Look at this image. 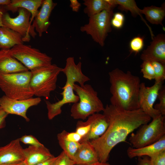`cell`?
Here are the masks:
<instances>
[{
	"label": "cell",
	"instance_id": "cell-1",
	"mask_svg": "<svg viewBox=\"0 0 165 165\" xmlns=\"http://www.w3.org/2000/svg\"><path fill=\"white\" fill-rule=\"evenodd\" d=\"M103 112L108 126L102 135L90 142L97 153L99 161L106 162L114 147L125 141L131 132L148 123L151 118L141 108L127 110L111 104H107Z\"/></svg>",
	"mask_w": 165,
	"mask_h": 165
},
{
	"label": "cell",
	"instance_id": "cell-2",
	"mask_svg": "<svg viewBox=\"0 0 165 165\" xmlns=\"http://www.w3.org/2000/svg\"><path fill=\"white\" fill-rule=\"evenodd\" d=\"M112 96L111 104L127 110L140 108L138 94L140 79L128 71L116 68L108 73Z\"/></svg>",
	"mask_w": 165,
	"mask_h": 165
},
{
	"label": "cell",
	"instance_id": "cell-3",
	"mask_svg": "<svg viewBox=\"0 0 165 165\" xmlns=\"http://www.w3.org/2000/svg\"><path fill=\"white\" fill-rule=\"evenodd\" d=\"M82 63L80 61L76 64L73 57H68L66 60L65 67L62 68V72L66 76L67 80L65 85L62 88L63 91L61 93L62 99L55 103L45 101L48 110L47 116L49 120H52L55 116L60 114L61 107L68 104L75 103L79 100V96L74 92V85L78 82L80 86H83L86 82L90 80L84 75L81 69Z\"/></svg>",
	"mask_w": 165,
	"mask_h": 165
},
{
	"label": "cell",
	"instance_id": "cell-4",
	"mask_svg": "<svg viewBox=\"0 0 165 165\" xmlns=\"http://www.w3.org/2000/svg\"><path fill=\"white\" fill-rule=\"evenodd\" d=\"M74 90L79 98V101L73 103L71 108V116L74 119L84 120L94 114L104 111L103 103L91 85L80 86L75 84Z\"/></svg>",
	"mask_w": 165,
	"mask_h": 165
},
{
	"label": "cell",
	"instance_id": "cell-5",
	"mask_svg": "<svg viewBox=\"0 0 165 165\" xmlns=\"http://www.w3.org/2000/svg\"><path fill=\"white\" fill-rule=\"evenodd\" d=\"M62 69L51 64L31 71L30 86L34 95L49 99L51 92L56 88L57 77Z\"/></svg>",
	"mask_w": 165,
	"mask_h": 165
},
{
	"label": "cell",
	"instance_id": "cell-6",
	"mask_svg": "<svg viewBox=\"0 0 165 165\" xmlns=\"http://www.w3.org/2000/svg\"><path fill=\"white\" fill-rule=\"evenodd\" d=\"M31 71L0 74V88L8 97L17 100L33 97L34 94L30 86Z\"/></svg>",
	"mask_w": 165,
	"mask_h": 165
},
{
	"label": "cell",
	"instance_id": "cell-7",
	"mask_svg": "<svg viewBox=\"0 0 165 165\" xmlns=\"http://www.w3.org/2000/svg\"><path fill=\"white\" fill-rule=\"evenodd\" d=\"M164 119L165 116L160 114L149 124L142 125L136 133H132L129 140L133 147L138 148L148 145L165 136Z\"/></svg>",
	"mask_w": 165,
	"mask_h": 165
},
{
	"label": "cell",
	"instance_id": "cell-8",
	"mask_svg": "<svg viewBox=\"0 0 165 165\" xmlns=\"http://www.w3.org/2000/svg\"><path fill=\"white\" fill-rule=\"evenodd\" d=\"M114 14L113 9L105 10L92 16L89 17L88 23L81 26L80 30L103 46L108 33L112 31L111 20Z\"/></svg>",
	"mask_w": 165,
	"mask_h": 165
},
{
	"label": "cell",
	"instance_id": "cell-9",
	"mask_svg": "<svg viewBox=\"0 0 165 165\" xmlns=\"http://www.w3.org/2000/svg\"><path fill=\"white\" fill-rule=\"evenodd\" d=\"M11 55L30 71L52 64V58L38 49L24 44L9 49Z\"/></svg>",
	"mask_w": 165,
	"mask_h": 165
},
{
	"label": "cell",
	"instance_id": "cell-10",
	"mask_svg": "<svg viewBox=\"0 0 165 165\" xmlns=\"http://www.w3.org/2000/svg\"><path fill=\"white\" fill-rule=\"evenodd\" d=\"M18 11V15L14 18L11 17L8 13H4L2 24L20 35L24 42H29L31 36L35 38L37 35L30 23L31 14L24 8L19 9Z\"/></svg>",
	"mask_w": 165,
	"mask_h": 165
},
{
	"label": "cell",
	"instance_id": "cell-11",
	"mask_svg": "<svg viewBox=\"0 0 165 165\" xmlns=\"http://www.w3.org/2000/svg\"><path fill=\"white\" fill-rule=\"evenodd\" d=\"M163 82H155L150 87L146 86L144 82L140 84L138 97L140 108L152 119L161 114L159 111L154 108L153 105L158 98Z\"/></svg>",
	"mask_w": 165,
	"mask_h": 165
},
{
	"label": "cell",
	"instance_id": "cell-12",
	"mask_svg": "<svg viewBox=\"0 0 165 165\" xmlns=\"http://www.w3.org/2000/svg\"><path fill=\"white\" fill-rule=\"evenodd\" d=\"M40 97H32L26 100H17L10 98L5 95L0 97V107L8 114L19 116L28 122L30 119L27 116L30 107L38 105L41 101Z\"/></svg>",
	"mask_w": 165,
	"mask_h": 165
},
{
	"label": "cell",
	"instance_id": "cell-13",
	"mask_svg": "<svg viewBox=\"0 0 165 165\" xmlns=\"http://www.w3.org/2000/svg\"><path fill=\"white\" fill-rule=\"evenodd\" d=\"M143 61H156L165 64V35L159 34L154 36L150 44L142 52Z\"/></svg>",
	"mask_w": 165,
	"mask_h": 165
},
{
	"label": "cell",
	"instance_id": "cell-14",
	"mask_svg": "<svg viewBox=\"0 0 165 165\" xmlns=\"http://www.w3.org/2000/svg\"><path fill=\"white\" fill-rule=\"evenodd\" d=\"M23 149L19 138L11 141L5 146L0 147V165L23 162Z\"/></svg>",
	"mask_w": 165,
	"mask_h": 165
},
{
	"label": "cell",
	"instance_id": "cell-15",
	"mask_svg": "<svg viewBox=\"0 0 165 165\" xmlns=\"http://www.w3.org/2000/svg\"><path fill=\"white\" fill-rule=\"evenodd\" d=\"M57 5V3L52 0H43L41 8L35 17L32 24L39 37L42 36L43 33L47 32L51 24L50 17Z\"/></svg>",
	"mask_w": 165,
	"mask_h": 165
},
{
	"label": "cell",
	"instance_id": "cell-16",
	"mask_svg": "<svg viewBox=\"0 0 165 165\" xmlns=\"http://www.w3.org/2000/svg\"><path fill=\"white\" fill-rule=\"evenodd\" d=\"M28 70L11 55L9 49H0V74H10Z\"/></svg>",
	"mask_w": 165,
	"mask_h": 165
},
{
	"label": "cell",
	"instance_id": "cell-17",
	"mask_svg": "<svg viewBox=\"0 0 165 165\" xmlns=\"http://www.w3.org/2000/svg\"><path fill=\"white\" fill-rule=\"evenodd\" d=\"M80 143L73 160L75 164L87 165L99 161L97 153L90 141Z\"/></svg>",
	"mask_w": 165,
	"mask_h": 165
},
{
	"label": "cell",
	"instance_id": "cell-18",
	"mask_svg": "<svg viewBox=\"0 0 165 165\" xmlns=\"http://www.w3.org/2000/svg\"><path fill=\"white\" fill-rule=\"evenodd\" d=\"M25 165H35L54 156L44 145L29 146L23 149Z\"/></svg>",
	"mask_w": 165,
	"mask_h": 165
},
{
	"label": "cell",
	"instance_id": "cell-19",
	"mask_svg": "<svg viewBox=\"0 0 165 165\" xmlns=\"http://www.w3.org/2000/svg\"><path fill=\"white\" fill-rule=\"evenodd\" d=\"M91 119L90 130L88 134L82 138L80 143L97 139L106 131L109 123L103 114L96 113L90 116Z\"/></svg>",
	"mask_w": 165,
	"mask_h": 165
},
{
	"label": "cell",
	"instance_id": "cell-20",
	"mask_svg": "<svg viewBox=\"0 0 165 165\" xmlns=\"http://www.w3.org/2000/svg\"><path fill=\"white\" fill-rule=\"evenodd\" d=\"M163 150H165V135L156 142L143 147L135 148L129 147L127 152L128 157L132 158L143 156L151 157Z\"/></svg>",
	"mask_w": 165,
	"mask_h": 165
},
{
	"label": "cell",
	"instance_id": "cell-21",
	"mask_svg": "<svg viewBox=\"0 0 165 165\" xmlns=\"http://www.w3.org/2000/svg\"><path fill=\"white\" fill-rule=\"evenodd\" d=\"M43 0H12L9 4L5 6V8L13 13L18 11L19 8L24 9L31 14V24L37 14L38 9L41 6Z\"/></svg>",
	"mask_w": 165,
	"mask_h": 165
},
{
	"label": "cell",
	"instance_id": "cell-22",
	"mask_svg": "<svg viewBox=\"0 0 165 165\" xmlns=\"http://www.w3.org/2000/svg\"><path fill=\"white\" fill-rule=\"evenodd\" d=\"M24 42L22 36L18 33L7 27H0V49H10Z\"/></svg>",
	"mask_w": 165,
	"mask_h": 165
},
{
	"label": "cell",
	"instance_id": "cell-23",
	"mask_svg": "<svg viewBox=\"0 0 165 165\" xmlns=\"http://www.w3.org/2000/svg\"><path fill=\"white\" fill-rule=\"evenodd\" d=\"M165 4H163L161 7L154 6L145 7L141 9V13L145 15L147 20L151 24H160L164 27L162 22L165 16Z\"/></svg>",
	"mask_w": 165,
	"mask_h": 165
},
{
	"label": "cell",
	"instance_id": "cell-24",
	"mask_svg": "<svg viewBox=\"0 0 165 165\" xmlns=\"http://www.w3.org/2000/svg\"><path fill=\"white\" fill-rule=\"evenodd\" d=\"M83 4L86 6L84 12L89 17L97 14L105 10L113 9L108 0H84Z\"/></svg>",
	"mask_w": 165,
	"mask_h": 165
},
{
	"label": "cell",
	"instance_id": "cell-25",
	"mask_svg": "<svg viewBox=\"0 0 165 165\" xmlns=\"http://www.w3.org/2000/svg\"><path fill=\"white\" fill-rule=\"evenodd\" d=\"M113 3L116 5H119V9L125 11H130L132 15L135 17L139 15L142 20L145 22L148 28L151 36L152 39L154 37L151 28L146 23L145 20L142 17L141 13V10L137 6L134 0H112Z\"/></svg>",
	"mask_w": 165,
	"mask_h": 165
},
{
	"label": "cell",
	"instance_id": "cell-26",
	"mask_svg": "<svg viewBox=\"0 0 165 165\" xmlns=\"http://www.w3.org/2000/svg\"><path fill=\"white\" fill-rule=\"evenodd\" d=\"M57 138L63 151L68 157L73 160L80 143L67 140L65 138L63 131L57 134Z\"/></svg>",
	"mask_w": 165,
	"mask_h": 165
},
{
	"label": "cell",
	"instance_id": "cell-27",
	"mask_svg": "<svg viewBox=\"0 0 165 165\" xmlns=\"http://www.w3.org/2000/svg\"><path fill=\"white\" fill-rule=\"evenodd\" d=\"M150 61L154 68L155 82H163L165 79V64L156 61Z\"/></svg>",
	"mask_w": 165,
	"mask_h": 165
},
{
	"label": "cell",
	"instance_id": "cell-28",
	"mask_svg": "<svg viewBox=\"0 0 165 165\" xmlns=\"http://www.w3.org/2000/svg\"><path fill=\"white\" fill-rule=\"evenodd\" d=\"M91 123V119L90 116L88 117L87 120L85 122L80 120L78 121L77 123L75 132L82 138L84 137L90 131Z\"/></svg>",
	"mask_w": 165,
	"mask_h": 165
},
{
	"label": "cell",
	"instance_id": "cell-29",
	"mask_svg": "<svg viewBox=\"0 0 165 165\" xmlns=\"http://www.w3.org/2000/svg\"><path fill=\"white\" fill-rule=\"evenodd\" d=\"M141 72L144 78L149 80L154 79V68L150 61H143L141 65Z\"/></svg>",
	"mask_w": 165,
	"mask_h": 165
},
{
	"label": "cell",
	"instance_id": "cell-30",
	"mask_svg": "<svg viewBox=\"0 0 165 165\" xmlns=\"http://www.w3.org/2000/svg\"><path fill=\"white\" fill-rule=\"evenodd\" d=\"M144 39L143 37L138 36L131 40L130 43V53L137 54L142 49L144 46Z\"/></svg>",
	"mask_w": 165,
	"mask_h": 165
},
{
	"label": "cell",
	"instance_id": "cell-31",
	"mask_svg": "<svg viewBox=\"0 0 165 165\" xmlns=\"http://www.w3.org/2000/svg\"><path fill=\"white\" fill-rule=\"evenodd\" d=\"M158 98L159 103L155 105L154 108L159 111L161 115L165 116V89L162 87L158 94Z\"/></svg>",
	"mask_w": 165,
	"mask_h": 165
},
{
	"label": "cell",
	"instance_id": "cell-32",
	"mask_svg": "<svg viewBox=\"0 0 165 165\" xmlns=\"http://www.w3.org/2000/svg\"><path fill=\"white\" fill-rule=\"evenodd\" d=\"M124 21V15L121 13H116L114 14L112 19L111 25L116 28L120 29L123 26Z\"/></svg>",
	"mask_w": 165,
	"mask_h": 165
},
{
	"label": "cell",
	"instance_id": "cell-33",
	"mask_svg": "<svg viewBox=\"0 0 165 165\" xmlns=\"http://www.w3.org/2000/svg\"><path fill=\"white\" fill-rule=\"evenodd\" d=\"M73 160L70 159L62 151L57 156L53 165H74Z\"/></svg>",
	"mask_w": 165,
	"mask_h": 165
},
{
	"label": "cell",
	"instance_id": "cell-34",
	"mask_svg": "<svg viewBox=\"0 0 165 165\" xmlns=\"http://www.w3.org/2000/svg\"><path fill=\"white\" fill-rule=\"evenodd\" d=\"M20 141L25 144L40 146L44 145L37 139L31 135H24L19 138Z\"/></svg>",
	"mask_w": 165,
	"mask_h": 165
},
{
	"label": "cell",
	"instance_id": "cell-35",
	"mask_svg": "<svg viewBox=\"0 0 165 165\" xmlns=\"http://www.w3.org/2000/svg\"><path fill=\"white\" fill-rule=\"evenodd\" d=\"M152 165H165V150L150 157Z\"/></svg>",
	"mask_w": 165,
	"mask_h": 165
},
{
	"label": "cell",
	"instance_id": "cell-36",
	"mask_svg": "<svg viewBox=\"0 0 165 165\" xmlns=\"http://www.w3.org/2000/svg\"><path fill=\"white\" fill-rule=\"evenodd\" d=\"M62 131L65 138L70 141L80 143L82 138L75 131L70 133L68 132L65 130Z\"/></svg>",
	"mask_w": 165,
	"mask_h": 165
},
{
	"label": "cell",
	"instance_id": "cell-37",
	"mask_svg": "<svg viewBox=\"0 0 165 165\" xmlns=\"http://www.w3.org/2000/svg\"><path fill=\"white\" fill-rule=\"evenodd\" d=\"M8 114L0 107V130L5 125V119Z\"/></svg>",
	"mask_w": 165,
	"mask_h": 165
},
{
	"label": "cell",
	"instance_id": "cell-38",
	"mask_svg": "<svg viewBox=\"0 0 165 165\" xmlns=\"http://www.w3.org/2000/svg\"><path fill=\"white\" fill-rule=\"evenodd\" d=\"M70 6L73 12H77L81 6V4L77 0H70Z\"/></svg>",
	"mask_w": 165,
	"mask_h": 165
},
{
	"label": "cell",
	"instance_id": "cell-39",
	"mask_svg": "<svg viewBox=\"0 0 165 165\" xmlns=\"http://www.w3.org/2000/svg\"><path fill=\"white\" fill-rule=\"evenodd\" d=\"M138 165H152L150 159L146 156L138 159Z\"/></svg>",
	"mask_w": 165,
	"mask_h": 165
},
{
	"label": "cell",
	"instance_id": "cell-40",
	"mask_svg": "<svg viewBox=\"0 0 165 165\" xmlns=\"http://www.w3.org/2000/svg\"><path fill=\"white\" fill-rule=\"evenodd\" d=\"M57 158L54 156L35 165H53Z\"/></svg>",
	"mask_w": 165,
	"mask_h": 165
},
{
	"label": "cell",
	"instance_id": "cell-41",
	"mask_svg": "<svg viewBox=\"0 0 165 165\" xmlns=\"http://www.w3.org/2000/svg\"><path fill=\"white\" fill-rule=\"evenodd\" d=\"M74 165H76L75 164ZM87 165H111L110 164H109V163L106 162H101L99 161H98L96 163Z\"/></svg>",
	"mask_w": 165,
	"mask_h": 165
},
{
	"label": "cell",
	"instance_id": "cell-42",
	"mask_svg": "<svg viewBox=\"0 0 165 165\" xmlns=\"http://www.w3.org/2000/svg\"><path fill=\"white\" fill-rule=\"evenodd\" d=\"M10 2V0H0V5L6 6L9 4Z\"/></svg>",
	"mask_w": 165,
	"mask_h": 165
},
{
	"label": "cell",
	"instance_id": "cell-43",
	"mask_svg": "<svg viewBox=\"0 0 165 165\" xmlns=\"http://www.w3.org/2000/svg\"><path fill=\"white\" fill-rule=\"evenodd\" d=\"M4 14L2 9H0V27L4 26L2 23V17Z\"/></svg>",
	"mask_w": 165,
	"mask_h": 165
},
{
	"label": "cell",
	"instance_id": "cell-44",
	"mask_svg": "<svg viewBox=\"0 0 165 165\" xmlns=\"http://www.w3.org/2000/svg\"><path fill=\"white\" fill-rule=\"evenodd\" d=\"M0 165H25L24 162H22L16 163L9 164H1Z\"/></svg>",
	"mask_w": 165,
	"mask_h": 165
}]
</instances>
